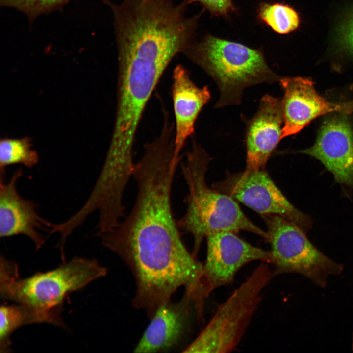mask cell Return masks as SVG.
<instances>
[{"label":"cell","mask_w":353,"mask_h":353,"mask_svg":"<svg viewBox=\"0 0 353 353\" xmlns=\"http://www.w3.org/2000/svg\"><path fill=\"white\" fill-rule=\"evenodd\" d=\"M171 204L151 198L136 203L111 230L98 235L101 244L126 264L136 284L132 306L150 319L180 287L198 294L203 264L183 243Z\"/></svg>","instance_id":"6da1fadb"},{"label":"cell","mask_w":353,"mask_h":353,"mask_svg":"<svg viewBox=\"0 0 353 353\" xmlns=\"http://www.w3.org/2000/svg\"><path fill=\"white\" fill-rule=\"evenodd\" d=\"M107 272L95 259L75 257L54 270L22 278L17 264L1 255L0 297L29 307L42 323L66 328L61 316L66 297Z\"/></svg>","instance_id":"7a4b0ae2"},{"label":"cell","mask_w":353,"mask_h":353,"mask_svg":"<svg viewBox=\"0 0 353 353\" xmlns=\"http://www.w3.org/2000/svg\"><path fill=\"white\" fill-rule=\"evenodd\" d=\"M192 145L181 164L188 190L187 209L177 223L179 228L193 236L194 256L204 238L221 231H249L267 240V232L247 217L234 199L207 185L206 174L212 158L195 140Z\"/></svg>","instance_id":"3957f363"},{"label":"cell","mask_w":353,"mask_h":353,"mask_svg":"<svg viewBox=\"0 0 353 353\" xmlns=\"http://www.w3.org/2000/svg\"><path fill=\"white\" fill-rule=\"evenodd\" d=\"M182 53L217 84L220 97L216 108L239 105L245 88L280 78L270 68L262 50L212 35L192 43Z\"/></svg>","instance_id":"277c9868"},{"label":"cell","mask_w":353,"mask_h":353,"mask_svg":"<svg viewBox=\"0 0 353 353\" xmlns=\"http://www.w3.org/2000/svg\"><path fill=\"white\" fill-rule=\"evenodd\" d=\"M269 264L261 262L253 271L183 352L229 353L236 349L261 303L264 289L275 276Z\"/></svg>","instance_id":"5b68a950"},{"label":"cell","mask_w":353,"mask_h":353,"mask_svg":"<svg viewBox=\"0 0 353 353\" xmlns=\"http://www.w3.org/2000/svg\"><path fill=\"white\" fill-rule=\"evenodd\" d=\"M267 227L274 276L298 273L325 287L330 275H339L343 266L328 257L297 226L277 215H261Z\"/></svg>","instance_id":"8992f818"},{"label":"cell","mask_w":353,"mask_h":353,"mask_svg":"<svg viewBox=\"0 0 353 353\" xmlns=\"http://www.w3.org/2000/svg\"><path fill=\"white\" fill-rule=\"evenodd\" d=\"M214 188L237 200L260 215H277L305 233L311 227L310 217L297 209L276 186L265 169L228 174Z\"/></svg>","instance_id":"52a82bcc"},{"label":"cell","mask_w":353,"mask_h":353,"mask_svg":"<svg viewBox=\"0 0 353 353\" xmlns=\"http://www.w3.org/2000/svg\"><path fill=\"white\" fill-rule=\"evenodd\" d=\"M206 239V258L201 281V294L204 300L214 290L231 284L237 272L249 262L271 263L270 251L251 245L235 232L221 231Z\"/></svg>","instance_id":"ba28073f"},{"label":"cell","mask_w":353,"mask_h":353,"mask_svg":"<svg viewBox=\"0 0 353 353\" xmlns=\"http://www.w3.org/2000/svg\"><path fill=\"white\" fill-rule=\"evenodd\" d=\"M327 118L313 145L297 151L319 160L335 180L353 190V132L345 113Z\"/></svg>","instance_id":"9c48e42d"},{"label":"cell","mask_w":353,"mask_h":353,"mask_svg":"<svg viewBox=\"0 0 353 353\" xmlns=\"http://www.w3.org/2000/svg\"><path fill=\"white\" fill-rule=\"evenodd\" d=\"M22 175V168L17 169L7 182L5 175H0V237L25 235L33 242L37 250L45 241L39 230L49 231L51 223L38 214L33 201L18 193L17 183Z\"/></svg>","instance_id":"30bf717a"},{"label":"cell","mask_w":353,"mask_h":353,"mask_svg":"<svg viewBox=\"0 0 353 353\" xmlns=\"http://www.w3.org/2000/svg\"><path fill=\"white\" fill-rule=\"evenodd\" d=\"M246 170L265 169L281 140L283 123L282 101L266 94L261 99L256 113L246 119Z\"/></svg>","instance_id":"8fae6325"},{"label":"cell","mask_w":353,"mask_h":353,"mask_svg":"<svg viewBox=\"0 0 353 353\" xmlns=\"http://www.w3.org/2000/svg\"><path fill=\"white\" fill-rule=\"evenodd\" d=\"M279 82L284 91L281 140L298 133L315 118L336 112V103L320 96L310 79L284 77L280 78Z\"/></svg>","instance_id":"7c38bea8"},{"label":"cell","mask_w":353,"mask_h":353,"mask_svg":"<svg viewBox=\"0 0 353 353\" xmlns=\"http://www.w3.org/2000/svg\"><path fill=\"white\" fill-rule=\"evenodd\" d=\"M193 309L196 312L192 296L185 292L178 302H170L161 306L150 319L133 352H162L176 346L187 330Z\"/></svg>","instance_id":"4fadbf2b"},{"label":"cell","mask_w":353,"mask_h":353,"mask_svg":"<svg viewBox=\"0 0 353 353\" xmlns=\"http://www.w3.org/2000/svg\"><path fill=\"white\" fill-rule=\"evenodd\" d=\"M172 99L175 119V157L179 154L188 137L194 131L198 115L210 99L207 86L200 88L192 81L189 71L183 66L173 71Z\"/></svg>","instance_id":"5bb4252c"},{"label":"cell","mask_w":353,"mask_h":353,"mask_svg":"<svg viewBox=\"0 0 353 353\" xmlns=\"http://www.w3.org/2000/svg\"><path fill=\"white\" fill-rule=\"evenodd\" d=\"M42 323L39 316L31 308L19 304L3 305L0 308V352H11V334L21 326Z\"/></svg>","instance_id":"9a60e30c"},{"label":"cell","mask_w":353,"mask_h":353,"mask_svg":"<svg viewBox=\"0 0 353 353\" xmlns=\"http://www.w3.org/2000/svg\"><path fill=\"white\" fill-rule=\"evenodd\" d=\"M28 138L2 139L0 143V174L4 175L6 168L22 164L31 168L39 162V156Z\"/></svg>","instance_id":"2e32d148"},{"label":"cell","mask_w":353,"mask_h":353,"mask_svg":"<svg viewBox=\"0 0 353 353\" xmlns=\"http://www.w3.org/2000/svg\"><path fill=\"white\" fill-rule=\"evenodd\" d=\"M258 17L273 30L281 34L295 30L300 22L298 13L293 8L280 3L261 4Z\"/></svg>","instance_id":"e0dca14e"},{"label":"cell","mask_w":353,"mask_h":353,"mask_svg":"<svg viewBox=\"0 0 353 353\" xmlns=\"http://www.w3.org/2000/svg\"><path fill=\"white\" fill-rule=\"evenodd\" d=\"M70 0H0L1 6L25 14L30 21L63 7Z\"/></svg>","instance_id":"ac0fdd59"},{"label":"cell","mask_w":353,"mask_h":353,"mask_svg":"<svg viewBox=\"0 0 353 353\" xmlns=\"http://www.w3.org/2000/svg\"><path fill=\"white\" fill-rule=\"evenodd\" d=\"M189 2H199L215 16H227L234 11L232 0H188Z\"/></svg>","instance_id":"d6986e66"},{"label":"cell","mask_w":353,"mask_h":353,"mask_svg":"<svg viewBox=\"0 0 353 353\" xmlns=\"http://www.w3.org/2000/svg\"><path fill=\"white\" fill-rule=\"evenodd\" d=\"M339 38L341 45L353 53V13L341 25Z\"/></svg>","instance_id":"ffe728a7"},{"label":"cell","mask_w":353,"mask_h":353,"mask_svg":"<svg viewBox=\"0 0 353 353\" xmlns=\"http://www.w3.org/2000/svg\"><path fill=\"white\" fill-rule=\"evenodd\" d=\"M338 112L345 114L353 112V100L338 103Z\"/></svg>","instance_id":"44dd1931"},{"label":"cell","mask_w":353,"mask_h":353,"mask_svg":"<svg viewBox=\"0 0 353 353\" xmlns=\"http://www.w3.org/2000/svg\"><path fill=\"white\" fill-rule=\"evenodd\" d=\"M352 349H353V337Z\"/></svg>","instance_id":"7402d4cb"}]
</instances>
